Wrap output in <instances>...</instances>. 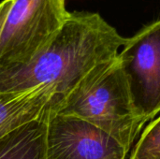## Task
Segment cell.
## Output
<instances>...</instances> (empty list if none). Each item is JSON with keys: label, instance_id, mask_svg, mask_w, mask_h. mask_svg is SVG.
<instances>
[{"label": "cell", "instance_id": "cell-9", "mask_svg": "<svg viewBox=\"0 0 160 159\" xmlns=\"http://www.w3.org/2000/svg\"><path fill=\"white\" fill-rule=\"evenodd\" d=\"M14 0H3L0 3V38L3 32V28L7 20V17L11 9Z\"/></svg>", "mask_w": 160, "mask_h": 159}, {"label": "cell", "instance_id": "cell-3", "mask_svg": "<svg viewBox=\"0 0 160 159\" xmlns=\"http://www.w3.org/2000/svg\"><path fill=\"white\" fill-rule=\"evenodd\" d=\"M69 13L66 0H14L0 38V65L31 60L52 41Z\"/></svg>", "mask_w": 160, "mask_h": 159}, {"label": "cell", "instance_id": "cell-4", "mask_svg": "<svg viewBox=\"0 0 160 159\" xmlns=\"http://www.w3.org/2000/svg\"><path fill=\"white\" fill-rule=\"evenodd\" d=\"M117 58L138 115L153 120L160 112V19L127 38Z\"/></svg>", "mask_w": 160, "mask_h": 159}, {"label": "cell", "instance_id": "cell-8", "mask_svg": "<svg viewBox=\"0 0 160 159\" xmlns=\"http://www.w3.org/2000/svg\"><path fill=\"white\" fill-rule=\"evenodd\" d=\"M159 158L160 116L145 127L130 156V159Z\"/></svg>", "mask_w": 160, "mask_h": 159}, {"label": "cell", "instance_id": "cell-5", "mask_svg": "<svg viewBox=\"0 0 160 159\" xmlns=\"http://www.w3.org/2000/svg\"><path fill=\"white\" fill-rule=\"evenodd\" d=\"M127 155L114 139L85 120L59 113L48 119L47 159H125Z\"/></svg>", "mask_w": 160, "mask_h": 159}, {"label": "cell", "instance_id": "cell-10", "mask_svg": "<svg viewBox=\"0 0 160 159\" xmlns=\"http://www.w3.org/2000/svg\"><path fill=\"white\" fill-rule=\"evenodd\" d=\"M159 159H160V158H159Z\"/></svg>", "mask_w": 160, "mask_h": 159}, {"label": "cell", "instance_id": "cell-6", "mask_svg": "<svg viewBox=\"0 0 160 159\" xmlns=\"http://www.w3.org/2000/svg\"><path fill=\"white\" fill-rule=\"evenodd\" d=\"M57 109L55 91L49 85L21 92H0V139L32 121L50 118Z\"/></svg>", "mask_w": 160, "mask_h": 159}, {"label": "cell", "instance_id": "cell-2", "mask_svg": "<svg viewBox=\"0 0 160 159\" xmlns=\"http://www.w3.org/2000/svg\"><path fill=\"white\" fill-rule=\"evenodd\" d=\"M57 113L87 121L128 153L145 124L136 112L117 57L93 70L65 99Z\"/></svg>", "mask_w": 160, "mask_h": 159}, {"label": "cell", "instance_id": "cell-1", "mask_svg": "<svg viewBox=\"0 0 160 159\" xmlns=\"http://www.w3.org/2000/svg\"><path fill=\"white\" fill-rule=\"evenodd\" d=\"M126 41L98 13L70 12L52 41L31 60L0 65V92L52 86L58 100V112L65 99L93 70L117 57Z\"/></svg>", "mask_w": 160, "mask_h": 159}, {"label": "cell", "instance_id": "cell-7", "mask_svg": "<svg viewBox=\"0 0 160 159\" xmlns=\"http://www.w3.org/2000/svg\"><path fill=\"white\" fill-rule=\"evenodd\" d=\"M49 118L32 121L0 139V159H47Z\"/></svg>", "mask_w": 160, "mask_h": 159}]
</instances>
